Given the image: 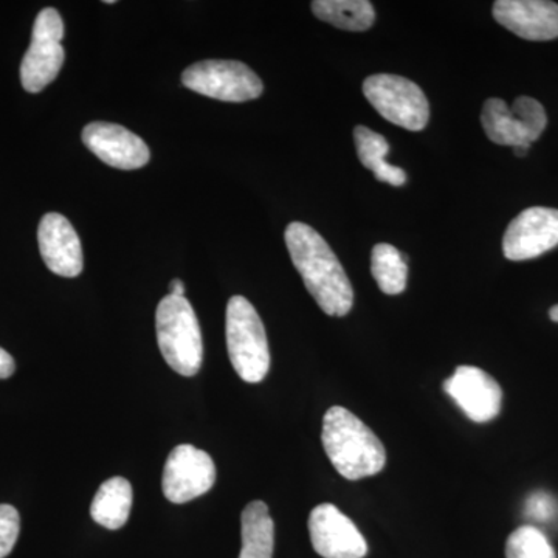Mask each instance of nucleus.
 Instances as JSON below:
<instances>
[{
  "label": "nucleus",
  "instance_id": "nucleus-5",
  "mask_svg": "<svg viewBox=\"0 0 558 558\" xmlns=\"http://www.w3.org/2000/svg\"><path fill=\"white\" fill-rule=\"evenodd\" d=\"M363 94L373 108L392 124L413 132L422 131L427 126L428 100L413 81L380 73L365 80Z\"/></svg>",
  "mask_w": 558,
  "mask_h": 558
},
{
  "label": "nucleus",
  "instance_id": "nucleus-15",
  "mask_svg": "<svg viewBox=\"0 0 558 558\" xmlns=\"http://www.w3.org/2000/svg\"><path fill=\"white\" fill-rule=\"evenodd\" d=\"M40 256L53 274L64 278L78 277L83 271V247L72 223L58 213L40 219L38 230Z\"/></svg>",
  "mask_w": 558,
  "mask_h": 558
},
{
  "label": "nucleus",
  "instance_id": "nucleus-14",
  "mask_svg": "<svg viewBox=\"0 0 558 558\" xmlns=\"http://www.w3.org/2000/svg\"><path fill=\"white\" fill-rule=\"evenodd\" d=\"M494 17L523 39L558 38V3L549 0H498L494 3Z\"/></svg>",
  "mask_w": 558,
  "mask_h": 558
},
{
  "label": "nucleus",
  "instance_id": "nucleus-20",
  "mask_svg": "<svg viewBox=\"0 0 558 558\" xmlns=\"http://www.w3.org/2000/svg\"><path fill=\"white\" fill-rule=\"evenodd\" d=\"M371 274L381 292L399 295L407 288L409 264L398 248L389 244H377L371 253Z\"/></svg>",
  "mask_w": 558,
  "mask_h": 558
},
{
  "label": "nucleus",
  "instance_id": "nucleus-13",
  "mask_svg": "<svg viewBox=\"0 0 558 558\" xmlns=\"http://www.w3.org/2000/svg\"><path fill=\"white\" fill-rule=\"evenodd\" d=\"M83 142L98 159L117 170H138L150 159L146 143L120 124L106 121L87 124L83 131Z\"/></svg>",
  "mask_w": 558,
  "mask_h": 558
},
{
  "label": "nucleus",
  "instance_id": "nucleus-19",
  "mask_svg": "<svg viewBox=\"0 0 558 558\" xmlns=\"http://www.w3.org/2000/svg\"><path fill=\"white\" fill-rule=\"evenodd\" d=\"M312 11L319 21L348 32L368 31L376 21V11L368 0H315Z\"/></svg>",
  "mask_w": 558,
  "mask_h": 558
},
{
  "label": "nucleus",
  "instance_id": "nucleus-6",
  "mask_svg": "<svg viewBox=\"0 0 558 558\" xmlns=\"http://www.w3.org/2000/svg\"><path fill=\"white\" fill-rule=\"evenodd\" d=\"M481 123L492 142L502 146H531L548 124L546 110L531 97H519L512 106L501 98L484 102Z\"/></svg>",
  "mask_w": 558,
  "mask_h": 558
},
{
  "label": "nucleus",
  "instance_id": "nucleus-18",
  "mask_svg": "<svg viewBox=\"0 0 558 558\" xmlns=\"http://www.w3.org/2000/svg\"><path fill=\"white\" fill-rule=\"evenodd\" d=\"M354 142L359 160L362 161L363 167L374 172L379 182L389 183L392 186L405 185V171L392 167L387 161L389 145L384 135L366 126H357L354 130Z\"/></svg>",
  "mask_w": 558,
  "mask_h": 558
},
{
  "label": "nucleus",
  "instance_id": "nucleus-26",
  "mask_svg": "<svg viewBox=\"0 0 558 558\" xmlns=\"http://www.w3.org/2000/svg\"><path fill=\"white\" fill-rule=\"evenodd\" d=\"M529 148H531V146L520 145V146H515V148H513V150H515V156L524 157V156H526Z\"/></svg>",
  "mask_w": 558,
  "mask_h": 558
},
{
  "label": "nucleus",
  "instance_id": "nucleus-1",
  "mask_svg": "<svg viewBox=\"0 0 558 558\" xmlns=\"http://www.w3.org/2000/svg\"><path fill=\"white\" fill-rule=\"evenodd\" d=\"M286 245L307 292L329 317H344L354 304V290L336 253L312 227L292 222L286 230Z\"/></svg>",
  "mask_w": 558,
  "mask_h": 558
},
{
  "label": "nucleus",
  "instance_id": "nucleus-21",
  "mask_svg": "<svg viewBox=\"0 0 558 558\" xmlns=\"http://www.w3.org/2000/svg\"><path fill=\"white\" fill-rule=\"evenodd\" d=\"M506 558H557V554L539 529L521 526L509 535Z\"/></svg>",
  "mask_w": 558,
  "mask_h": 558
},
{
  "label": "nucleus",
  "instance_id": "nucleus-3",
  "mask_svg": "<svg viewBox=\"0 0 558 558\" xmlns=\"http://www.w3.org/2000/svg\"><path fill=\"white\" fill-rule=\"evenodd\" d=\"M156 328L161 355L170 368L180 376H196L204 357V344L190 301L185 296H165L157 307Z\"/></svg>",
  "mask_w": 558,
  "mask_h": 558
},
{
  "label": "nucleus",
  "instance_id": "nucleus-25",
  "mask_svg": "<svg viewBox=\"0 0 558 558\" xmlns=\"http://www.w3.org/2000/svg\"><path fill=\"white\" fill-rule=\"evenodd\" d=\"M170 295L183 299L185 296V284L182 279H172L170 282Z\"/></svg>",
  "mask_w": 558,
  "mask_h": 558
},
{
  "label": "nucleus",
  "instance_id": "nucleus-17",
  "mask_svg": "<svg viewBox=\"0 0 558 558\" xmlns=\"http://www.w3.org/2000/svg\"><path fill=\"white\" fill-rule=\"evenodd\" d=\"M240 558H274L275 524L266 502L252 501L242 510Z\"/></svg>",
  "mask_w": 558,
  "mask_h": 558
},
{
  "label": "nucleus",
  "instance_id": "nucleus-24",
  "mask_svg": "<svg viewBox=\"0 0 558 558\" xmlns=\"http://www.w3.org/2000/svg\"><path fill=\"white\" fill-rule=\"evenodd\" d=\"M14 369H16V363L13 357L5 349L0 348V379H9L13 376Z\"/></svg>",
  "mask_w": 558,
  "mask_h": 558
},
{
  "label": "nucleus",
  "instance_id": "nucleus-8",
  "mask_svg": "<svg viewBox=\"0 0 558 558\" xmlns=\"http://www.w3.org/2000/svg\"><path fill=\"white\" fill-rule=\"evenodd\" d=\"M64 22L54 9L40 11L33 27L31 49L21 64L22 86L31 94L46 89L53 83L64 64Z\"/></svg>",
  "mask_w": 558,
  "mask_h": 558
},
{
  "label": "nucleus",
  "instance_id": "nucleus-12",
  "mask_svg": "<svg viewBox=\"0 0 558 558\" xmlns=\"http://www.w3.org/2000/svg\"><path fill=\"white\" fill-rule=\"evenodd\" d=\"M444 389L470 421L484 424L501 411V387L490 374L476 366H458L453 376L444 381Z\"/></svg>",
  "mask_w": 558,
  "mask_h": 558
},
{
  "label": "nucleus",
  "instance_id": "nucleus-11",
  "mask_svg": "<svg viewBox=\"0 0 558 558\" xmlns=\"http://www.w3.org/2000/svg\"><path fill=\"white\" fill-rule=\"evenodd\" d=\"M558 245V209L532 207L520 213L502 240V252L510 260L542 256Z\"/></svg>",
  "mask_w": 558,
  "mask_h": 558
},
{
  "label": "nucleus",
  "instance_id": "nucleus-10",
  "mask_svg": "<svg viewBox=\"0 0 558 558\" xmlns=\"http://www.w3.org/2000/svg\"><path fill=\"white\" fill-rule=\"evenodd\" d=\"M310 534L315 553L323 558H363L368 543L354 521L339 508L323 502L312 510Z\"/></svg>",
  "mask_w": 558,
  "mask_h": 558
},
{
  "label": "nucleus",
  "instance_id": "nucleus-23",
  "mask_svg": "<svg viewBox=\"0 0 558 558\" xmlns=\"http://www.w3.org/2000/svg\"><path fill=\"white\" fill-rule=\"evenodd\" d=\"M556 501L548 494H534L526 502V513L532 519L548 521L556 515Z\"/></svg>",
  "mask_w": 558,
  "mask_h": 558
},
{
  "label": "nucleus",
  "instance_id": "nucleus-4",
  "mask_svg": "<svg viewBox=\"0 0 558 558\" xmlns=\"http://www.w3.org/2000/svg\"><path fill=\"white\" fill-rule=\"evenodd\" d=\"M231 365L247 384H259L270 369V349L258 312L244 296L230 299L226 319Z\"/></svg>",
  "mask_w": 558,
  "mask_h": 558
},
{
  "label": "nucleus",
  "instance_id": "nucleus-9",
  "mask_svg": "<svg viewBox=\"0 0 558 558\" xmlns=\"http://www.w3.org/2000/svg\"><path fill=\"white\" fill-rule=\"evenodd\" d=\"M215 462L207 451L183 444L168 457L161 487L168 501L185 505L207 494L215 486Z\"/></svg>",
  "mask_w": 558,
  "mask_h": 558
},
{
  "label": "nucleus",
  "instance_id": "nucleus-7",
  "mask_svg": "<svg viewBox=\"0 0 558 558\" xmlns=\"http://www.w3.org/2000/svg\"><path fill=\"white\" fill-rule=\"evenodd\" d=\"M182 83L204 97L230 102L256 100L264 90L259 76L240 61L197 62L182 73Z\"/></svg>",
  "mask_w": 558,
  "mask_h": 558
},
{
  "label": "nucleus",
  "instance_id": "nucleus-16",
  "mask_svg": "<svg viewBox=\"0 0 558 558\" xmlns=\"http://www.w3.org/2000/svg\"><path fill=\"white\" fill-rule=\"evenodd\" d=\"M130 481L116 476L101 484L90 506V515L100 526L117 531L128 523L132 509Z\"/></svg>",
  "mask_w": 558,
  "mask_h": 558
},
{
  "label": "nucleus",
  "instance_id": "nucleus-27",
  "mask_svg": "<svg viewBox=\"0 0 558 558\" xmlns=\"http://www.w3.org/2000/svg\"><path fill=\"white\" fill-rule=\"evenodd\" d=\"M549 317L553 319V322L558 323V304L549 311Z\"/></svg>",
  "mask_w": 558,
  "mask_h": 558
},
{
  "label": "nucleus",
  "instance_id": "nucleus-22",
  "mask_svg": "<svg viewBox=\"0 0 558 558\" xmlns=\"http://www.w3.org/2000/svg\"><path fill=\"white\" fill-rule=\"evenodd\" d=\"M20 512L10 505H0V558H5L20 537Z\"/></svg>",
  "mask_w": 558,
  "mask_h": 558
},
{
  "label": "nucleus",
  "instance_id": "nucleus-2",
  "mask_svg": "<svg viewBox=\"0 0 558 558\" xmlns=\"http://www.w3.org/2000/svg\"><path fill=\"white\" fill-rule=\"evenodd\" d=\"M322 442L333 468L349 481L377 475L387 464V450L376 433L343 407L326 411Z\"/></svg>",
  "mask_w": 558,
  "mask_h": 558
},
{
  "label": "nucleus",
  "instance_id": "nucleus-28",
  "mask_svg": "<svg viewBox=\"0 0 558 558\" xmlns=\"http://www.w3.org/2000/svg\"><path fill=\"white\" fill-rule=\"evenodd\" d=\"M105 3H108V5H112V3H116V0H106Z\"/></svg>",
  "mask_w": 558,
  "mask_h": 558
}]
</instances>
